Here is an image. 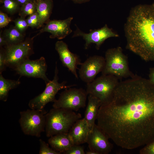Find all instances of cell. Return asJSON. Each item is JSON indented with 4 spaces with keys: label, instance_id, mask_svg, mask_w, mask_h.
I'll return each mask as SVG.
<instances>
[{
    "label": "cell",
    "instance_id": "obj_1",
    "mask_svg": "<svg viewBox=\"0 0 154 154\" xmlns=\"http://www.w3.org/2000/svg\"><path fill=\"white\" fill-rule=\"evenodd\" d=\"M97 125L117 146L127 149L154 140V84L137 75L119 82L101 105Z\"/></svg>",
    "mask_w": 154,
    "mask_h": 154
},
{
    "label": "cell",
    "instance_id": "obj_2",
    "mask_svg": "<svg viewBox=\"0 0 154 154\" xmlns=\"http://www.w3.org/2000/svg\"><path fill=\"white\" fill-rule=\"evenodd\" d=\"M124 31L127 48L146 62L154 61V3L132 8Z\"/></svg>",
    "mask_w": 154,
    "mask_h": 154
},
{
    "label": "cell",
    "instance_id": "obj_3",
    "mask_svg": "<svg viewBox=\"0 0 154 154\" xmlns=\"http://www.w3.org/2000/svg\"><path fill=\"white\" fill-rule=\"evenodd\" d=\"M82 117L80 114L73 110L53 108L46 115V136L50 137L58 134L68 133L74 123Z\"/></svg>",
    "mask_w": 154,
    "mask_h": 154
},
{
    "label": "cell",
    "instance_id": "obj_4",
    "mask_svg": "<svg viewBox=\"0 0 154 154\" xmlns=\"http://www.w3.org/2000/svg\"><path fill=\"white\" fill-rule=\"evenodd\" d=\"M105 59V64L102 74L112 75L118 78L131 77L133 75L129 69L127 58L121 47L108 49Z\"/></svg>",
    "mask_w": 154,
    "mask_h": 154
},
{
    "label": "cell",
    "instance_id": "obj_5",
    "mask_svg": "<svg viewBox=\"0 0 154 154\" xmlns=\"http://www.w3.org/2000/svg\"><path fill=\"white\" fill-rule=\"evenodd\" d=\"M44 109H31L21 112L19 122L25 135L39 137L45 127L46 115Z\"/></svg>",
    "mask_w": 154,
    "mask_h": 154
},
{
    "label": "cell",
    "instance_id": "obj_6",
    "mask_svg": "<svg viewBox=\"0 0 154 154\" xmlns=\"http://www.w3.org/2000/svg\"><path fill=\"white\" fill-rule=\"evenodd\" d=\"M58 70L57 62L56 63L54 76L53 79L46 84L44 91L40 94L31 100L28 106L31 109L42 110L44 109L48 103L53 102L56 99L55 96L58 92L62 89H65L75 86L66 85V82H58Z\"/></svg>",
    "mask_w": 154,
    "mask_h": 154
},
{
    "label": "cell",
    "instance_id": "obj_7",
    "mask_svg": "<svg viewBox=\"0 0 154 154\" xmlns=\"http://www.w3.org/2000/svg\"><path fill=\"white\" fill-rule=\"evenodd\" d=\"M118 78L112 75H102L87 84L86 91L98 98L101 105L110 99L119 82Z\"/></svg>",
    "mask_w": 154,
    "mask_h": 154
},
{
    "label": "cell",
    "instance_id": "obj_8",
    "mask_svg": "<svg viewBox=\"0 0 154 154\" xmlns=\"http://www.w3.org/2000/svg\"><path fill=\"white\" fill-rule=\"evenodd\" d=\"M28 38L18 43L4 47L7 67L14 70L34 53L33 38Z\"/></svg>",
    "mask_w": 154,
    "mask_h": 154
},
{
    "label": "cell",
    "instance_id": "obj_9",
    "mask_svg": "<svg viewBox=\"0 0 154 154\" xmlns=\"http://www.w3.org/2000/svg\"><path fill=\"white\" fill-rule=\"evenodd\" d=\"M88 95L86 90L82 88L70 87L65 89L60 94L58 99L53 102V108L77 111L86 106Z\"/></svg>",
    "mask_w": 154,
    "mask_h": 154
},
{
    "label": "cell",
    "instance_id": "obj_10",
    "mask_svg": "<svg viewBox=\"0 0 154 154\" xmlns=\"http://www.w3.org/2000/svg\"><path fill=\"white\" fill-rule=\"evenodd\" d=\"M47 68L45 59L42 56L35 60L28 59L19 65L14 70L21 76L41 79L46 84L50 81L46 74Z\"/></svg>",
    "mask_w": 154,
    "mask_h": 154
},
{
    "label": "cell",
    "instance_id": "obj_11",
    "mask_svg": "<svg viewBox=\"0 0 154 154\" xmlns=\"http://www.w3.org/2000/svg\"><path fill=\"white\" fill-rule=\"evenodd\" d=\"M78 36L82 37L85 40V49H87L91 44L94 43L96 44V48L98 50L106 39L112 37H118L119 35L106 24L100 29L90 30L88 33H85L77 27L73 37Z\"/></svg>",
    "mask_w": 154,
    "mask_h": 154
},
{
    "label": "cell",
    "instance_id": "obj_12",
    "mask_svg": "<svg viewBox=\"0 0 154 154\" xmlns=\"http://www.w3.org/2000/svg\"><path fill=\"white\" fill-rule=\"evenodd\" d=\"M105 64V58L102 56L94 55L90 57L80 65L79 70L80 78L86 84L91 82L96 75L102 72Z\"/></svg>",
    "mask_w": 154,
    "mask_h": 154
},
{
    "label": "cell",
    "instance_id": "obj_13",
    "mask_svg": "<svg viewBox=\"0 0 154 154\" xmlns=\"http://www.w3.org/2000/svg\"><path fill=\"white\" fill-rule=\"evenodd\" d=\"M109 139L95 124L90 132L86 143L90 150L94 151L98 154H107L111 151L113 147Z\"/></svg>",
    "mask_w": 154,
    "mask_h": 154
},
{
    "label": "cell",
    "instance_id": "obj_14",
    "mask_svg": "<svg viewBox=\"0 0 154 154\" xmlns=\"http://www.w3.org/2000/svg\"><path fill=\"white\" fill-rule=\"evenodd\" d=\"M73 19V17H70L63 20H50L37 35L47 32L51 34L49 37L50 38L63 39L72 32L70 25Z\"/></svg>",
    "mask_w": 154,
    "mask_h": 154
},
{
    "label": "cell",
    "instance_id": "obj_15",
    "mask_svg": "<svg viewBox=\"0 0 154 154\" xmlns=\"http://www.w3.org/2000/svg\"><path fill=\"white\" fill-rule=\"evenodd\" d=\"M55 49L58 52L62 64L67 68L74 76L78 78L76 70L78 66L81 63L78 56L71 52L68 45L62 40L57 41L55 44Z\"/></svg>",
    "mask_w": 154,
    "mask_h": 154
},
{
    "label": "cell",
    "instance_id": "obj_16",
    "mask_svg": "<svg viewBox=\"0 0 154 154\" xmlns=\"http://www.w3.org/2000/svg\"><path fill=\"white\" fill-rule=\"evenodd\" d=\"M90 132L88 123L84 118L78 120L73 125L68 133L74 145H80L87 143Z\"/></svg>",
    "mask_w": 154,
    "mask_h": 154
},
{
    "label": "cell",
    "instance_id": "obj_17",
    "mask_svg": "<svg viewBox=\"0 0 154 154\" xmlns=\"http://www.w3.org/2000/svg\"><path fill=\"white\" fill-rule=\"evenodd\" d=\"M48 142L52 149L63 153L74 145L68 133L58 134L49 137Z\"/></svg>",
    "mask_w": 154,
    "mask_h": 154
},
{
    "label": "cell",
    "instance_id": "obj_18",
    "mask_svg": "<svg viewBox=\"0 0 154 154\" xmlns=\"http://www.w3.org/2000/svg\"><path fill=\"white\" fill-rule=\"evenodd\" d=\"M88 100L84 118L88 123L90 131L95 124V122L101 103L98 98L90 94L88 95Z\"/></svg>",
    "mask_w": 154,
    "mask_h": 154
},
{
    "label": "cell",
    "instance_id": "obj_19",
    "mask_svg": "<svg viewBox=\"0 0 154 154\" xmlns=\"http://www.w3.org/2000/svg\"><path fill=\"white\" fill-rule=\"evenodd\" d=\"M37 11L39 17L38 28L43 26L50 20L53 6L52 0H35Z\"/></svg>",
    "mask_w": 154,
    "mask_h": 154
},
{
    "label": "cell",
    "instance_id": "obj_20",
    "mask_svg": "<svg viewBox=\"0 0 154 154\" xmlns=\"http://www.w3.org/2000/svg\"><path fill=\"white\" fill-rule=\"evenodd\" d=\"M21 83L19 80H17L5 78L0 74V100L4 102L7 101L9 91L15 88Z\"/></svg>",
    "mask_w": 154,
    "mask_h": 154
},
{
    "label": "cell",
    "instance_id": "obj_21",
    "mask_svg": "<svg viewBox=\"0 0 154 154\" xmlns=\"http://www.w3.org/2000/svg\"><path fill=\"white\" fill-rule=\"evenodd\" d=\"M2 34L7 42V46L18 43L25 39L23 34L15 26L5 30Z\"/></svg>",
    "mask_w": 154,
    "mask_h": 154
},
{
    "label": "cell",
    "instance_id": "obj_22",
    "mask_svg": "<svg viewBox=\"0 0 154 154\" xmlns=\"http://www.w3.org/2000/svg\"><path fill=\"white\" fill-rule=\"evenodd\" d=\"M37 11L36 4L35 0L29 1L21 6L19 12L20 17L25 18Z\"/></svg>",
    "mask_w": 154,
    "mask_h": 154
},
{
    "label": "cell",
    "instance_id": "obj_23",
    "mask_svg": "<svg viewBox=\"0 0 154 154\" xmlns=\"http://www.w3.org/2000/svg\"><path fill=\"white\" fill-rule=\"evenodd\" d=\"M0 2L3 8L11 15L19 12L21 6L16 0H0Z\"/></svg>",
    "mask_w": 154,
    "mask_h": 154
},
{
    "label": "cell",
    "instance_id": "obj_24",
    "mask_svg": "<svg viewBox=\"0 0 154 154\" xmlns=\"http://www.w3.org/2000/svg\"><path fill=\"white\" fill-rule=\"evenodd\" d=\"M40 145L39 154H60L52 149L50 148L48 145L41 139H39Z\"/></svg>",
    "mask_w": 154,
    "mask_h": 154
},
{
    "label": "cell",
    "instance_id": "obj_25",
    "mask_svg": "<svg viewBox=\"0 0 154 154\" xmlns=\"http://www.w3.org/2000/svg\"><path fill=\"white\" fill-rule=\"evenodd\" d=\"M15 27L21 32L23 33L29 27L25 18L20 17L14 21Z\"/></svg>",
    "mask_w": 154,
    "mask_h": 154
},
{
    "label": "cell",
    "instance_id": "obj_26",
    "mask_svg": "<svg viewBox=\"0 0 154 154\" xmlns=\"http://www.w3.org/2000/svg\"><path fill=\"white\" fill-rule=\"evenodd\" d=\"M26 19L29 27L32 28H38L39 19L37 11L29 16Z\"/></svg>",
    "mask_w": 154,
    "mask_h": 154
},
{
    "label": "cell",
    "instance_id": "obj_27",
    "mask_svg": "<svg viewBox=\"0 0 154 154\" xmlns=\"http://www.w3.org/2000/svg\"><path fill=\"white\" fill-rule=\"evenodd\" d=\"M84 148L80 145H74L63 153L64 154H85Z\"/></svg>",
    "mask_w": 154,
    "mask_h": 154
},
{
    "label": "cell",
    "instance_id": "obj_28",
    "mask_svg": "<svg viewBox=\"0 0 154 154\" xmlns=\"http://www.w3.org/2000/svg\"><path fill=\"white\" fill-rule=\"evenodd\" d=\"M7 67L5 49L0 47V74L5 70Z\"/></svg>",
    "mask_w": 154,
    "mask_h": 154
},
{
    "label": "cell",
    "instance_id": "obj_29",
    "mask_svg": "<svg viewBox=\"0 0 154 154\" xmlns=\"http://www.w3.org/2000/svg\"><path fill=\"white\" fill-rule=\"evenodd\" d=\"M139 153L140 154H154V140L145 145Z\"/></svg>",
    "mask_w": 154,
    "mask_h": 154
},
{
    "label": "cell",
    "instance_id": "obj_30",
    "mask_svg": "<svg viewBox=\"0 0 154 154\" xmlns=\"http://www.w3.org/2000/svg\"><path fill=\"white\" fill-rule=\"evenodd\" d=\"M12 21L7 15L1 11H0V28L4 27Z\"/></svg>",
    "mask_w": 154,
    "mask_h": 154
},
{
    "label": "cell",
    "instance_id": "obj_31",
    "mask_svg": "<svg viewBox=\"0 0 154 154\" xmlns=\"http://www.w3.org/2000/svg\"><path fill=\"white\" fill-rule=\"evenodd\" d=\"M149 76V81L154 84V67L150 68Z\"/></svg>",
    "mask_w": 154,
    "mask_h": 154
},
{
    "label": "cell",
    "instance_id": "obj_32",
    "mask_svg": "<svg viewBox=\"0 0 154 154\" xmlns=\"http://www.w3.org/2000/svg\"><path fill=\"white\" fill-rule=\"evenodd\" d=\"M1 32L0 33V46L2 47L3 46L5 47L7 46V42L2 35Z\"/></svg>",
    "mask_w": 154,
    "mask_h": 154
},
{
    "label": "cell",
    "instance_id": "obj_33",
    "mask_svg": "<svg viewBox=\"0 0 154 154\" xmlns=\"http://www.w3.org/2000/svg\"><path fill=\"white\" fill-rule=\"evenodd\" d=\"M75 3L81 4L88 2L90 0H71Z\"/></svg>",
    "mask_w": 154,
    "mask_h": 154
},
{
    "label": "cell",
    "instance_id": "obj_34",
    "mask_svg": "<svg viewBox=\"0 0 154 154\" xmlns=\"http://www.w3.org/2000/svg\"><path fill=\"white\" fill-rule=\"evenodd\" d=\"M19 4L21 5H22L33 0H16Z\"/></svg>",
    "mask_w": 154,
    "mask_h": 154
},
{
    "label": "cell",
    "instance_id": "obj_35",
    "mask_svg": "<svg viewBox=\"0 0 154 154\" xmlns=\"http://www.w3.org/2000/svg\"><path fill=\"white\" fill-rule=\"evenodd\" d=\"M86 154H98L96 152L91 150L86 151Z\"/></svg>",
    "mask_w": 154,
    "mask_h": 154
}]
</instances>
